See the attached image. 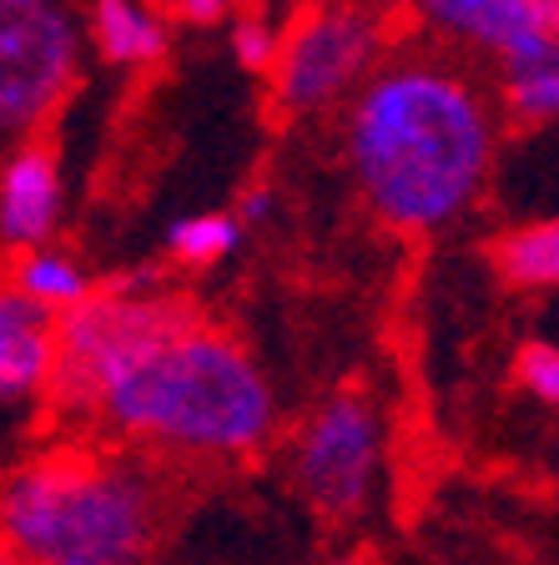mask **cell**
<instances>
[{"label":"cell","mask_w":559,"mask_h":565,"mask_svg":"<svg viewBox=\"0 0 559 565\" xmlns=\"http://www.w3.org/2000/svg\"><path fill=\"white\" fill-rule=\"evenodd\" d=\"M56 364V313L0 288V404L41 394Z\"/></svg>","instance_id":"obj_9"},{"label":"cell","mask_w":559,"mask_h":565,"mask_svg":"<svg viewBox=\"0 0 559 565\" xmlns=\"http://www.w3.org/2000/svg\"><path fill=\"white\" fill-rule=\"evenodd\" d=\"M535 15H539L549 41H559V0H535Z\"/></svg>","instance_id":"obj_20"},{"label":"cell","mask_w":559,"mask_h":565,"mask_svg":"<svg viewBox=\"0 0 559 565\" xmlns=\"http://www.w3.org/2000/svg\"><path fill=\"white\" fill-rule=\"evenodd\" d=\"M11 288L15 294H25L31 303H41L46 313H66V308H76L82 298L96 294L92 273L71 258V253H61V247H51V243L25 247L21 263H15Z\"/></svg>","instance_id":"obj_12"},{"label":"cell","mask_w":559,"mask_h":565,"mask_svg":"<svg viewBox=\"0 0 559 565\" xmlns=\"http://www.w3.org/2000/svg\"><path fill=\"white\" fill-rule=\"evenodd\" d=\"M61 207H66V192H61L56 157L31 137L6 147L0 157V243L11 253L51 243L61 227Z\"/></svg>","instance_id":"obj_8"},{"label":"cell","mask_w":559,"mask_h":565,"mask_svg":"<svg viewBox=\"0 0 559 565\" xmlns=\"http://www.w3.org/2000/svg\"><path fill=\"white\" fill-rule=\"evenodd\" d=\"M348 157L363 198L394 227L454 223L479 198L494 157L484 102L443 66H388L368 82L348 121Z\"/></svg>","instance_id":"obj_1"},{"label":"cell","mask_w":559,"mask_h":565,"mask_svg":"<svg viewBox=\"0 0 559 565\" xmlns=\"http://www.w3.org/2000/svg\"><path fill=\"white\" fill-rule=\"evenodd\" d=\"M423 11L443 31L464 35V41H474V46L494 51L504 61L529 56L549 41L535 15V0H423Z\"/></svg>","instance_id":"obj_10"},{"label":"cell","mask_w":559,"mask_h":565,"mask_svg":"<svg viewBox=\"0 0 559 565\" xmlns=\"http://www.w3.org/2000/svg\"><path fill=\"white\" fill-rule=\"evenodd\" d=\"M494 263L519 288H559V217L555 223H529L519 233L499 237Z\"/></svg>","instance_id":"obj_14"},{"label":"cell","mask_w":559,"mask_h":565,"mask_svg":"<svg viewBox=\"0 0 559 565\" xmlns=\"http://www.w3.org/2000/svg\"><path fill=\"white\" fill-rule=\"evenodd\" d=\"M152 500L92 449H51L0 484V551L25 565H141Z\"/></svg>","instance_id":"obj_3"},{"label":"cell","mask_w":559,"mask_h":565,"mask_svg":"<svg viewBox=\"0 0 559 565\" xmlns=\"http://www.w3.org/2000/svg\"><path fill=\"white\" fill-rule=\"evenodd\" d=\"M368 56H373V25L358 11L318 6V11L298 15V25L278 41V56L268 66L272 96H278L288 117L318 111V106H327L338 92H348L358 82Z\"/></svg>","instance_id":"obj_6"},{"label":"cell","mask_w":559,"mask_h":565,"mask_svg":"<svg viewBox=\"0 0 559 565\" xmlns=\"http://www.w3.org/2000/svg\"><path fill=\"white\" fill-rule=\"evenodd\" d=\"M237 0H172V15L186 25H217Z\"/></svg>","instance_id":"obj_18"},{"label":"cell","mask_w":559,"mask_h":565,"mask_svg":"<svg viewBox=\"0 0 559 565\" xmlns=\"http://www.w3.org/2000/svg\"><path fill=\"white\" fill-rule=\"evenodd\" d=\"M243 237V223L237 217H222V212H197V217H182V223L166 233L176 263H192V268H207V263H222Z\"/></svg>","instance_id":"obj_15"},{"label":"cell","mask_w":559,"mask_h":565,"mask_svg":"<svg viewBox=\"0 0 559 565\" xmlns=\"http://www.w3.org/2000/svg\"><path fill=\"white\" fill-rule=\"evenodd\" d=\"M197 323L182 298L131 294L127 282L111 294H92L56 313V364L46 388L61 404H96L101 388L127 374L141 353H152L176 329Z\"/></svg>","instance_id":"obj_4"},{"label":"cell","mask_w":559,"mask_h":565,"mask_svg":"<svg viewBox=\"0 0 559 565\" xmlns=\"http://www.w3.org/2000/svg\"><path fill=\"white\" fill-rule=\"evenodd\" d=\"M378 470V414L358 394H338L298 439V484L323 515H353Z\"/></svg>","instance_id":"obj_7"},{"label":"cell","mask_w":559,"mask_h":565,"mask_svg":"<svg viewBox=\"0 0 559 565\" xmlns=\"http://www.w3.org/2000/svg\"><path fill=\"white\" fill-rule=\"evenodd\" d=\"M82 71V31L61 0H0V147L35 137Z\"/></svg>","instance_id":"obj_5"},{"label":"cell","mask_w":559,"mask_h":565,"mask_svg":"<svg viewBox=\"0 0 559 565\" xmlns=\"http://www.w3.org/2000/svg\"><path fill=\"white\" fill-rule=\"evenodd\" d=\"M92 41L111 66H147L166 51V25L141 0H96Z\"/></svg>","instance_id":"obj_11"},{"label":"cell","mask_w":559,"mask_h":565,"mask_svg":"<svg viewBox=\"0 0 559 565\" xmlns=\"http://www.w3.org/2000/svg\"><path fill=\"white\" fill-rule=\"evenodd\" d=\"M233 51L243 66L268 71L272 56H278V35H272V25L262 21V15H247V21H237V31H233Z\"/></svg>","instance_id":"obj_17"},{"label":"cell","mask_w":559,"mask_h":565,"mask_svg":"<svg viewBox=\"0 0 559 565\" xmlns=\"http://www.w3.org/2000/svg\"><path fill=\"white\" fill-rule=\"evenodd\" d=\"M504 102L519 121L559 117V41H545L529 56L504 61Z\"/></svg>","instance_id":"obj_13"},{"label":"cell","mask_w":559,"mask_h":565,"mask_svg":"<svg viewBox=\"0 0 559 565\" xmlns=\"http://www.w3.org/2000/svg\"><path fill=\"white\" fill-rule=\"evenodd\" d=\"M111 429L192 455H247L272 435V388L227 333L186 323L101 388Z\"/></svg>","instance_id":"obj_2"},{"label":"cell","mask_w":559,"mask_h":565,"mask_svg":"<svg viewBox=\"0 0 559 565\" xmlns=\"http://www.w3.org/2000/svg\"><path fill=\"white\" fill-rule=\"evenodd\" d=\"M519 384L535 388L545 404H559V349H549V343H529V349H519Z\"/></svg>","instance_id":"obj_16"},{"label":"cell","mask_w":559,"mask_h":565,"mask_svg":"<svg viewBox=\"0 0 559 565\" xmlns=\"http://www.w3.org/2000/svg\"><path fill=\"white\" fill-rule=\"evenodd\" d=\"M243 6H247V11H262V6H268V0H243Z\"/></svg>","instance_id":"obj_22"},{"label":"cell","mask_w":559,"mask_h":565,"mask_svg":"<svg viewBox=\"0 0 559 565\" xmlns=\"http://www.w3.org/2000/svg\"><path fill=\"white\" fill-rule=\"evenodd\" d=\"M0 565H25L21 555H11V551H0Z\"/></svg>","instance_id":"obj_21"},{"label":"cell","mask_w":559,"mask_h":565,"mask_svg":"<svg viewBox=\"0 0 559 565\" xmlns=\"http://www.w3.org/2000/svg\"><path fill=\"white\" fill-rule=\"evenodd\" d=\"M268 207H272V192L257 188L252 198H243V223H262V217H268Z\"/></svg>","instance_id":"obj_19"}]
</instances>
